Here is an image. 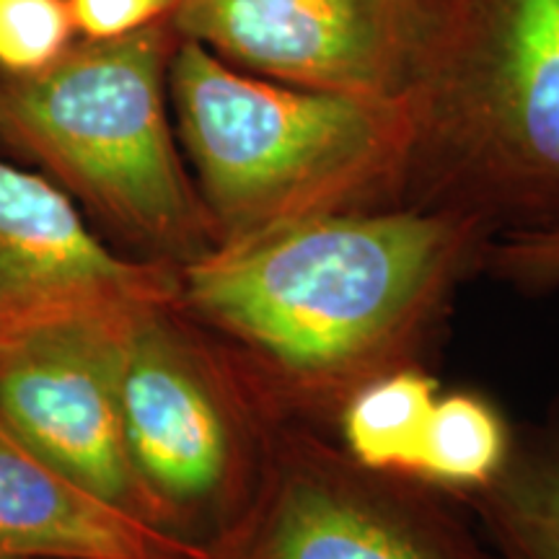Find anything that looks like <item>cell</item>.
<instances>
[{
  "label": "cell",
  "mask_w": 559,
  "mask_h": 559,
  "mask_svg": "<svg viewBox=\"0 0 559 559\" xmlns=\"http://www.w3.org/2000/svg\"><path fill=\"white\" fill-rule=\"evenodd\" d=\"M492 234L453 210L394 205L288 223L177 270V306L285 423L332 432L355 391L430 368Z\"/></svg>",
  "instance_id": "obj_1"
},
{
  "label": "cell",
  "mask_w": 559,
  "mask_h": 559,
  "mask_svg": "<svg viewBox=\"0 0 559 559\" xmlns=\"http://www.w3.org/2000/svg\"><path fill=\"white\" fill-rule=\"evenodd\" d=\"M461 502L498 559H559V396L515 425L502 472Z\"/></svg>",
  "instance_id": "obj_11"
},
{
  "label": "cell",
  "mask_w": 559,
  "mask_h": 559,
  "mask_svg": "<svg viewBox=\"0 0 559 559\" xmlns=\"http://www.w3.org/2000/svg\"><path fill=\"white\" fill-rule=\"evenodd\" d=\"M451 0H181L174 26L228 66L290 86L412 99Z\"/></svg>",
  "instance_id": "obj_7"
},
{
  "label": "cell",
  "mask_w": 559,
  "mask_h": 559,
  "mask_svg": "<svg viewBox=\"0 0 559 559\" xmlns=\"http://www.w3.org/2000/svg\"><path fill=\"white\" fill-rule=\"evenodd\" d=\"M515 425L498 404L472 389H440L423 438L415 479L464 500L506 466Z\"/></svg>",
  "instance_id": "obj_13"
},
{
  "label": "cell",
  "mask_w": 559,
  "mask_h": 559,
  "mask_svg": "<svg viewBox=\"0 0 559 559\" xmlns=\"http://www.w3.org/2000/svg\"><path fill=\"white\" fill-rule=\"evenodd\" d=\"M73 34L68 0H0V73L26 75L52 66Z\"/></svg>",
  "instance_id": "obj_14"
},
{
  "label": "cell",
  "mask_w": 559,
  "mask_h": 559,
  "mask_svg": "<svg viewBox=\"0 0 559 559\" xmlns=\"http://www.w3.org/2000/svg\"><path fill=\"white\" fill-rule=\"evenodd\" d=\"M120 407L151 523L198 547L254 498L285 423L177 304L138 313L124 334Z\"/></svg>",
  "instance_id": "obj_5"
},
{
  "label": "cell",
  "mask_w": 559,
  "mask_h": 559,
  "mask_svg": "<svg viewBox=\"0 0 559 559\" xmlns=\"http://www.w3.org/2000/svg\"><path fill=\"white\" fill-rule=\"evenodd\" d=\"M164 24L70 45L52 66L0 73V138L45 164L143 260L185 267L218 247L174 145Z\"/></svg>",
  "instance_id": "obj_4"
},
{
  "label": "cell",
  "mask_w": 559,
  "mask_h": 559,
  "mask_svg": "<svg viewBox=\"0 0 559 559\" xmlns=\"http://www.w3.org/2000/svg\"><path fill=\"white\" fill-rule=\"evenodd\" d=\"M409 107L402 205L559 234V0H451Z\"/></svg>",
  "instance_id": "obj_3"
},
{
  "label": "cell",
  "mask_w": 559,
  "mask_h": 559,
  "mask_svg": "<svg viewBox=\"0 0 559 559\" xmlns=\"http://www.w3.org/2000/svg\"><path fill=\"white\" fill-rule=\"evenodd\" d=\"M135 317L55 326L5 347L0 423L83 487L151 523L120 407L122 342Z\"/></svg>",
  "instance_id": "obj_9"
},
{
  "label": "cell",
  "mask_w": 559,
  "mask_h": 559,
  "mask_svg": "<svg viewBox=\"0 0 559 559\" xmlns=\"http://www.w3.org/2000/svg\"><path fill=\"white\" fill-rule=\"evenodd\" d=\"M485 272L521 290H549L559 285V234L506 236L489 243Z\"/></svg>",
  "instance_id": "obj_15"
},
{
  "label": "cell",
  "mask_w": 559,
  "mask_h": 559,
  "mask_svg": "<svg viewBox=\"0 0 559 559\" xmlns=\"http://www.w3.org/2000/svg\"><path fill=\"white\" fill-rule=\"evenodd\" d=\"M181 0H68L70 19L83 39H117L174 16Z\"/></svg>",
  "instance_id": "obj_16"
},
{
  "label": "cell",
  "mask_w": 559,
  "mask_h": 559,
  "mask_svg": "<svg viewBox=\"0 0 559 559\" xmlns=\"http://www.w3.org/2000/svg\"><path fill=\"white\" fill-rule=\"evenodd\" d=\"M438 394L440 381L430 368L381 376L349 396L334 423V438L368 469L415 477Z\"/></svg>",
  "instance_id": "obj_12"
},
{
  "label": "cell",
  "mask_w": 559,
  "mask_h": 559,
  "mask_svg": "<svg viewBox=\"0 0 559 559\" xmlns=\"http://www.w3.org/2000/svg\"><path fill=\"white\" fill-rule=\"evenodd\" d=\"M177 267L122 257L50 179L0 156V353L79 321L177 304Z\"/></svg>",
  "instance_id": "obj_8"
},
{
  "label": "cell",
  "mask_w": 559,
  "mask_h": 559,
  "mask_svg": "<svg viewBox=\"0 0 559 559\" xmlns=\"http://www.w3.org/2000/svg\"><path fill=\"white\" fill-rule=\"evenodd\" d=\"M83 487L0 423V559H205Z\"/></svg>",
  "instance_id": "obj_10"
},
{
  "label": "cell",
  "mask_w": 559,
  "mask_h": 559,
  "mask_svg": "<svg viewBox=\"0 0 559 559\" xmlns=\"http://www.w3.org/2000/svg\"><path fill=\"white\" fill-rule=\"evenodd\" d=\"M205 559H498L453 495L373 472L332 432L283 423L243 513Z\"/></svg>",
  "instance_id": "obj_6"
},
{
  "label": "cell",
  "mask_w": 559,
  "mask_h": 559,
  "mask_svg": "<svg viewBox=\"0 0 559 559\" xmlns=\"http://www.w3.org/2000/svg\"><path fill=\"white\" fill-rule=\"evenodd\" d=\"M169 96L218 243L402 205L415 148L409 99L260 79L192 39L171 52Z\"/></svg>",
  "instance_id": "obj_2"
}]
</instances>
